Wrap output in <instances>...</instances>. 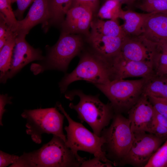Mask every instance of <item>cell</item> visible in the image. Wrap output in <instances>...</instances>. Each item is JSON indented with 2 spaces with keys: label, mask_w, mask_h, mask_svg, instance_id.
<instances>
[{
  "label": "cell",
  "mask_w": 167,
  "mask_h": 167,
  "mask_svg": "<svg viewBox=\"0 0 167 167\" xmlns=\"http://www.w3.org/2000/svg\"><path fill=\"white\" fill-rule=\"evenodd\" d=\"M82 162L59 137L51 139L39 149L24 152L10 167H79Z\"/></svg>",
  "instance_id": "obj_1"
},
{
  "label": "cell",
  "mask_w": 167,
  "mask_h": 167,
  "mask_svg": "<svg viewBox=\"0 0 167 167\" xmlns=\"http://www.w3.org/2000/svg\"><path fill=\"white\" fill-rule=\"evenodd\" d=\"M56 105L58 109L66 118L68 125L64 127L66 132V146L82 162L86 159L80 157L78 151L88 152L98 157L103 162L113 163L106 157L102 151V147L105 140L102 136H98L87 129L82 124L73 120L65 110L62 104L57 102Z\"/></svg>",
  "instance_id": "obj_2"
},
{
  "label": "cell",
  "mask_w": 167,
  "mask_h": 167,
  "mask_svg": "<svg viewBox=\"0 0 167 167\" xmlns=\"http://www.w3.org/2000/svg\"><path fill=\"white\" fill-rule=\"evenodd\" d=\"M75 95L79 97V102L75 105L70 103L69 107L76 111L82 122H86L94 134L101 136L102 131L113 118L111 105L103 103L97 96L87 95L79 90L67 93L65 97L71 100Z\"/></svg>",
  "instance_id": "obj_3"
},
{
  "label": "cell",
  "mask_w": 167,
  "mask_h": 167,
  "mask_svg": "<svg viewBox=\"0 0 167 167\" xmlns=\"http://www.w3.org/2000/svg\"><path fill=\"white\" fill-rule=\"evenodd\" d=\"M113 119L110 126L103 130L101 136L105 141L102 147V150L109 160H113V165L115 166L122 164L129 151L134 134L128 118L117 113Z\"/></svg>",
  "instance_id": "obj_4"
},
{
  "label": "cell",
  "mask_w": 167,
  "mask_h": 167,
  "mask_svg": "<svg viewBox=\"0 0 167 167\" xmlns=\"http://www.w3.org/2000/svg\"><path fill=\"white\" fill-rule=\"evenodd\" d=\"M21 116L26 120L27 134L36 143L42 142V135L45 133L57 136L66 142L63 128L65 116L56 108L25 109Z\"/></svg>",
  "instance_id": "obj_5"
},
{
  "label": "cell",
  "mask_w": 167,
  "mask_h": 167,
  "mask_svg": "<svg viewBox=\"0 0 167 167\" xmlns=\"http://www.w3.org/2000/svg\"><path fill=\"white\" fill-rule=\"evenodd\" d=\"M84 80L95 84H105L110 80L107 62L92 51H84L78 64L70 73L66 74L59 83L61 93L75 81Z\"/></svg>",
  "instance_id": "obj_6"
},
{
  "label": "cell",
  "mask_w": 167,
  "mask_h": 167,
  "mask_svg": "<svg viewBox=\"0 0 167 167\" xmlns=\"http://www.w3.org/2000/svg\"><path fill=\"white\" fill-rule=\"evenodd\" d=\"M83 46V39L80 35L62 32L49 51L46 62L42 65L33 64L32 71L36 74L49 69L66 71L71 61L80 53Z\"/></svg>",
  "instance_id": "obj_7"
},
{
  "label": "cell",
  "mask_w": 167,
  "mask_h": 167,
  "mask_svg": "<svg viewBox=\"0 0 167 167\" xmlns=\"http://www.w3.org/2000/svg\"><path fill=\"white\" fill-rule=\"evenodd\" d=\"M149 79H115L94 85L108 98L113 108L118 112L130 109L136 103Z\"/></svg>",
  "instance_id": "obj_8"
},
{
  "label": "cell",
  "mask_w": 167,
  "mask_h": 167,
  "mask_svg": "<svg viewBox=\"0 0 167 167\" xmlns=\"http://www.w3.org/2000/svg\"><path fill=\"white\" fill-rule=\"evenodd\" d=\"M134 134L131 147L122 164L125 163L135 166L144 167L164 140L148 132Z\"/></svg>",
  "instance_id": "obj_9"
},
{
  "label": "cell",
  "mask_w": 167,
  "mask_h": 167,
  "mask_svg": "<svg viewBox=\"0 0 167 167\" xmlns=\"http://www.w3.org/2000/svg\"><path fill=\"white\" fill-rule=\"evenodd\" d=\"M110 80L140 77L150 79L155 76L152 66L125 58L120 52L108 63Z\"/></svg>",
  "instance_id": "obj_10"
},
{
  "label": "cell",
  "mask_w": 167,
  "mask_h": 167,
  "mask_svg": "<svg viewBox=\"0 0 167 167\" xmlns=\"http://www.w3.org/2000/svg\"><path fill=\"white\" fill-rule=\"evenodd\" d=\"M26 35L19 33L16 36L11 68L4 75L0 77L1 83H5L8 79L12 78L30 62L44 59L40 50L33 48L26 41L25 37Z\"/></svg>",
  "instance_id": "obj_11"
},
{
  "label": "cell",
  "mask_w": 167,
  "mask_h": 167,
  "mask_svg": "<svg viewBox=\"0 0 167 167\" xmlns=\"http://www.w3.org/2000/svg\"><path fill=\"white\" fill-rule=\"evenodd\" d=\"M156 50L154 44L140 36H126L123 39L120 53L127 59L144 62L152 66Z\"/></svg>",
  "instance_id": "obj_12"
},
{
  "label": "cell",
  "mask_w": 167,
  "mask_h": 167,
  "mask_svg": "<svg viewBox=\"0 0 167 167\" xmlns=\"http://www.w3.org/2000/svg\"><path fill=\"white\" fill-rule=\"evenodd\" d=\"M155 111L148 97L142 93L128 113V118L134 133L149 132L154 120Z\"/></svg>",
  "instance_id": "obj_13"
},
{
  "label": "cell",
  "mask_w": 167,
  "mask_h": 167,
  "mask_svg": "<svg viewBox=\"0 0 167 167\" xmlns=\"http://www.w3.org/2000/svg\"><path fill=\"white\" fill-rule=\"evenodd\" d=\"M93 13L81 6L71 7L67 11L66 17L61 23L62 32L84 35L88 37L90 33L89 29L92 20Z\"/></svg>",
  "instance_id": "obj_14"
},
{
  "label": "cell",
  "mask_w": 167,
  "mask_h": 167,
  "mask_svg": "<svg viewBox=\"0 0 167 167\" xmlns=\"http://www.w3.org/2000/svg\"><path fill=\"white\" fill-rule=\"evenodd\" d=\"M140 36L156 44L167 41V14L148 13Z\"/></svg>",
  "instance_id": "obj_15"
},
{
  "label": "cell",
  "mask_w": 167,
  "mask_h": 167,
  "mask_svg": "<svg viewBox=\"0 0 167 167\" xmlns=\"http://www.w3.org/2000/svg\"><path fill=\"white\" fill-rule=\"evenodd\" d=\"M124 38L91 33L88 37L92 48L91 50L108 63L120 52Z\"/></svg>",
  "instance_id": "obj_16"
},
{
  "label": "cell",
  "mask_w": 167,
  "mask_h": 167,
  "mask_svg": "<svg viewBox=\"0 0 167 167\" xmlns=\"http://www.w3.org/2000/svg\"><path fill=\"white\" fill-rule=\"evenodd\" d=\"M50 18L47 0H35L25 18L18 21V27L16 33L27 34L34 26L45 22Z\"/></svg>",
  "instance_id": "obj_17"
},
{
  "label": "cell",
  "mask_w": 167,
  "mask_h": 167,
  "mask_svg": "<svg viewBox=\"0 0 167 167\" xmlns=\"http://www.w3.org/2000/svg\"><path fill=\"white\" fill-rule=\"evenodd\" d=\"M147 14L122 10L119 18L124 21V23L122 26L126 36L137 37L141 34L144 20Z\"/></svg>",
  "instance_id": "obj_18"
},
{
  "label": "cell",
  "mask_w": 167,
  "mask_h": 167,
  "mask_svg": "<svg viewBox=\"0 0 167 167\" xmlns=\"http://www.w3.org/2000/svg\"><path fill=\"white\" fill-rule=\"evenodd\" d=\"M92 33L104 36L124 38L125 34L117 19L104 20L100 19L92 20L91 25Z\"/></svg>",
  "instance_id": "obj_19"
},
{
  "label": "cell",
  "mask_w": 167,
  "mask_h": 167,
  "mask_svg": "<svg viewBox=\"0 0 167 167\" xmlns=\"http://www.w3.org/2000/svg\"><path fill=\"white\" fill-rule=\"evenodd\" d=\"M72 0H47L50 14V21L54 24L62 23L71 7Z\"/></svg>",
  "instance_id": "obj_20"
},
{
  "label": "cell",
  "mask_w": 167,
  "mask_h": 167,
  "mask_svg": "<svg viewBox=\"0 0 167 167\" xmlns=\"http://www.w3.org/2000/svg\"><path fill=\"white\" fill-rule=\"evenodd\" d=\"M17 34L14 33L8 37L5 44L0 50V77L10 69L13 51L15 44V38Z\"/></svg>",
  "instance_id": "obj_21"
},
{
  "label": "cell",
  "mask_w": 167,
  "mask_h": 167,
  "mask_svg": "<svg viewBox=\"0 0 167 167\" xmlns=\"http://www.w3.org/2000/svg\"><path fill=\"white\" fill-rule=\"evenodd\" d=\"M143 93L147 96L167 98V83L160 77H154L147 81Z\"/></svg>",
  "instance_id": "obj_22"
},
{
  "label": "cell",
  "mask_w": 167,
  "mask_h": 167,
  "mask_svg": "<svg viewBox=\"0 0 167 167\" xmlns=\"http://www.w3.org/2000/svg\"><path fill=\"white\" fill-rule=\"evenodd\" d=\"M119 0H107L101 7L97 16L101 19H117L122 10Z\"/></svg>",
  "instance_id": "obj_23"
},
{
  "label": "cell",
  "mask_w": 167,
  "mask_h": 167,
  "mask_svg": "<svg viewBox=\"0 0 167 167\" xmlns=\"http://www.w3.org/2000/svg\"><path fill=\"white\" fill-rule=\"evenodd\" d=\"M11 3V0H0V16L4 19L12 31L16 33L19 22L12 10Z\"/></svg>",
  "instance_id": "obj_24"
},
{
  "label": "cell",
  "mask_w": 167,
  "mask_h": 167,
  "mask_svg": "<svg viewBox=\"0 0 167 167\" xmlns=\"http://www.w3.org/2000/svg\"><path fill=\"white\" fill-rule=\"evenodd\" d=\"M138 7L148 13L167 14V0H143Z\"/></svg>",
  "instance_id": "obj_25"
},
{
  "label": "cell",
  "mask_w": 167,
  "mask_h": 167,
  "mask_svg": "<svg viewBox=\"0 0 167 167\" xmlns=\"http://www.w3.org/2000/svg\"><path fill=\"white\" fill-rule=\"evenodd\" d=\"M167 163V139L153 154L144 167H165Z\"/></svg>",
  "instance_id": "obj_26"
},
{
  "label": "cell",
  "mask_w": 167,
  "mask_h": 167,
  "mask_svg": "<svg viewBox=\"0 0 167 167\" xmlns=\"http://www.w3.org/2000/svg\"><path fill=\"white\" fill-rule=\"evenodd\" d=\"M152 66L155 76L161 77L167 74V54L157 50L153 58Z\"/></svg>",
  "instance_id": "obj_27"
},
{
  "label": "cell",
  "mask_w": 167,
  "mask_h": 167,
  "mask_svg": "<svg viewBox=\"0 0 167 167\" xmlns=\"http://www.w3.org/2000/svg\"><path fill=\"white\" fill-rule=\"evenodd\" d=\"M148 97L155 110L167 118V98Z\"/></svg>",
  "instance_id": "obj_28"
},
{
  "label": "cell",
  "mask_w": 167,
  "mask_h": 167,
  "mask_svg": "<svg viewBox=\"0 0 167 167\" xmlns=\"http://www.w3.org/2000/svg\"><path fill=\"white\" fill-rule=\"evenodd\" d=\"M148 133L164 140L167 139V127L158 123L154 119Z\"/></svg>",
  "instance_id": "obj_29"
},
{
  "label": "cell",
  "mask_w": 167,
  "mask_h": 167,
  "mask_svg": "<svg viewBox=\"0 0 167 167\" xmlns=\"http://www.w3.org/2000/svg\"><path fill=\"white\" fill-rule=\"evenodd\" d=\"M99 5V0H72L70 8L81 6L89 10L94 14L97 10Z\"/></svg>",
  "instance_id": "obj_30"
},
{
  "label": "cell",
  "mask_w": 167,
  "mask_h": 167,
  "mask_svg": "<svg viewBox=\"0 0 167 167\" xmlns=\"http://www.w3.org/2000/svg\"><path fill=\"white\" fill-rule=\"evenodd\" d=\"M19 156L10 154L0 151V167H6L15 163Z\"/></svg>",
  "instance_id": "obj_31"
},
{
  "label": "cell",
  "mask_w": 167,
  "mask_h": 167,
  "mask_svg": "<svg viewBox=\"0 0 167 167\" xmlns=\"http://www.w3.org/2000/svg\"><path fill=\"white\" fill-rule=\"evenodd\" d=\"M112 164L101 161L99 158L95 157L92 159L85 160L81 164V167H112Z\"/></svg>",
  "instance_id": "obj_32"
},
{
  "label": "cell",
  "mask_w": 167,
  "mask_h": 167,
  "mask_svg": "<svg viewBox=\"0 0 167 167\" xmlns=\"http://www.w3.org/2000/svg\"><path fill=\"white\" fill-rule=\"evenodd\" d=\"M35 0H17L16 1L17 9L14 13L15 16L19 19V20L22 17L25 10Z\"/></svg>",
  "instance_id": "obj_33"
},
{
  "label": "cell",
  "mask_w": 167,
  "mask_h": 167,
  "mask_svg": "<svg viewBox=\"0 0 167 167\" xmlns=\"http://www.w3.org/2000/svg\"><path fill=\"white\" fill-rule=\"evenodd\" d=\"M11 97H9L7 94H1L0 96V125L2 126V118L6 110L5 107L7 104H11Z\"/></svg>",
  "instance_id": "obj_34"
},
{
  "label": "cell",
  "mask_w": 167,
  "mask_h": 167,
  "mask_svg": "<svg viewBox=\"0 0 167 167\" xmlns=\"http://www.w3.org/2000/svg\"><path fill=\"white\" fill-rule=\"evenodd\" d=\"M154 119L158 123L167 127V118L155 110Z\"/></svg>",
  "instance_id": "obj_35"
},
{
  "label": "cell",
  "mask_w": 167,
  "mask_h": 167,
  "mask_svg": "<svg viewBox=\"0 0 167 167\" xmlns=\"http://www.w3.org/2000/svg\"><path fill=\"white\" fill-rule=\"evenodd\" d=\"M156 44V49L157 51L167 54V41Z\"/></svg>",
  "instance_id": "obj_36"
},
{
  "label": "cell",
  "mask_w": 167,
  "mask_h": 167,
  "mask_svg": "<svg viewBox=\"0 0 167 167\" xmlns=\"http://www.w3.org/2000/svg\"><path fill=\"white\" fill-rule=\"evenodd\" d=\"M160 77L167 83V74L165 76Z\"/></svg>",
  "instance_id": "obj_37"
},
{
  "label": "cell",
  "mask_w": 167,
  "mask_h": 167,
  "mask_svg": "<svg viewBox=\"0 0 167 167\" xmlns=\"http://www.w3.org/2000/svg\"><path fill=\"white\" fill-rule=\"evenodd\" d=\"M17 0H11L12 3H13L15 2H16Z\"/></svg>",
  "instance_id": "obj_38"
},
{
  "label": "cell",
  "mask_w": 167,
  "mask_h": 167,
  "mask_svg": "<svg viewBox=\"0 0 167 167\" xmlns=\"http://www.w3.org/2000/svg\"><path fill=\"white\" fill-rule=\"evenodd\" d=\"M165 167H167V163Z\"/></svg>",
  "instance_id": "obj_39"
}]
</instances>
